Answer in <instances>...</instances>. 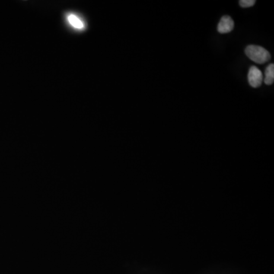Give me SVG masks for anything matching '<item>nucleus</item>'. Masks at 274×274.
I'll list each match as a JSON object with an SVG mask.
<instances>
[{
	"label": "nucleus",
	"instance_id": "39448f33",
	"mask_svg": "<svg viewBox=\"0 0 274 274\" xmlns=\"http://www.w3.org/2000/svg\"><path fill=\"white\" fill-rule=\"evenodd\" d=\"M274 82V64H270L265 68L264 78V82L268 86H270Z\"/></svg>",
	"mask_w": 274,
	"mask_h": 274
},
{
	"label": "nucleus",
	"instance_id": "7ed1b4c3",
	"mask_svg": "<svg viewBox=\"0 0 274 274\" xmlns=\"http://www.w3.org/2000/svg\"><path fill=\"white\" fill-rule=\"evenodd\" d=\"M234 23L230 16H224L222 17L217 27L218 33L228 34L234 29Z\"/></svg>",
	"mask_w": 274,
	"mask_h": 274
},
{
	"label": "nucleus",
	"instance_id": "f03ea898",
	"mask_svg": "<svg viewBox=\"0 0 274 274\" xmlns=\"http://www.w3.org/2000/svg\"><path fill=\"white\" fill-rule=\"evenodd\" d=\"M248 80L252 88H259L264 82L263 74L258 67L253 66L249 70Z\"/></svg>",
	"mask_w": 274,
	"mask_h": 274
},
{
	"label": "nucleus",
	"instance_id": "423d86ee",
	"mask_svg": "<svg viewBox=\"0 0 274 274\" xmlns=\"http://www.w3.org/2000/svg\"><path fill=\"white\" fill-rule=\"evenodd\" d=\"M256 4L255 0H241L239 1V5L242 8H249V7L253 6Z\"/></svg>",
	"mask_w": 274,
	"mask_h": 274
},
{
	"label": "nucleus",
	"instance_id": "20e7f679",
	"mask_svg": "<svg viewBox=\"0 0 274 274\" xmlns=\"http://www.w3.org/2000/svg\"><path fill=\"white\" fill-rule=\"evenodd\" d=\"M67 22L74 28L78 30H82L86 28V24L81 18L75 14H67Z\"/></svg>",
	"mask_w": 274,
	"mask_h": 274
},
{
	"label": "nucleus",
	"instance_id": "f257e3e1",
	"mask_svg": "<svg viewBox=\"0 0 274 274\" xmlns=\"http://www.w3.org/2000/svg\"><path fill=\"white\" fill-rule=\"evenodd\" d=\"M244 53L250 60L256 64H264L271 59L269 51L258 45H248L244 50Z\"/></svg>",
	"mask_w": 274,
	"mask_h": 274
}]
</instances>
